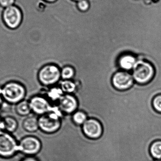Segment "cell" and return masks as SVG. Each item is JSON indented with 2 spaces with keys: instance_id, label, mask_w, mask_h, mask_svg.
Wrapping results in <instances>:
<instances>
[{
  "instance_id": "6da1fadb",
  "label": "cell",
  "mask_w": 161,
  "mask_h": 161,
  "mask_svg": "<svg viewBox=\"0 0 161 161\" xmlns=\"http://www.w3.org/2000/svg\"><path fill=\"white\" fill-rule=\"evenodd\" d=\"M26 93L24 86L17 81H9L0 89L3 100L11 104H17L24 100Z\"/></svg>"
},
{
  "instance_id": "7a4b0ae2",
  "label": "cell",
  "mask_w": 161,
  "mask_h": 161,
  "mask_svg": "<svg viewBox=\"0 0 161 161\" xmlns=\"http://www.w3.org/2000/svg\"><path fill=\"white\" fill-rule=\"evenodd\" d=\"M37 78L39 82L43 86H55L61 79V69L54 64H46L40 69Z\"/></svg>"
},
{
  "instance_id": "3957f363",
  "label": "cell",
  "mask_w": 161,
  "mask_h": 161,
  "mask_svg": "<svg viewBox=\"0 0 161 161\" xmlns=\"http://www.w3.org/2000/svg\"><path fill=\"white\" fill-rule=\"evenodd\" d=\"M29 102L31 111L37 115L41 116L51 112L60 115L63 114L57 104H52L44 96L38 95L32 97Z\"/></svg>"
},
{
  "instance_id": "277c9868",
  "label": "cell",
  "mask_w": 161,
  "mask_h": 161,
  "mask_svg": "<svg viewBox=\"0 0 161 161\" xmlns=\"http://www.w3.org/2000/svg\"><path fill=\"white\" fill-rule=\"evenodd\" d=\"M132 76L134 81L139 84H147L151 81L155 75L153 65L144 60H138L133 69Z\"/></svg>"
},
{
  "instance_id": "5b68a950",
  "label": "cell",
  "mask_w": 161,
  "mask_h": 161,
  "mask_svg": "<svg viewBox=\"0 0 161 161\" xmlns=\"http://www.w3.org/2000/svg\"><path fill=\"white\" fill-rule=\"evenodd\" d=\"M63 114L51 112L41 115L38 118L39 129L47 133L56 132L61 126V118Z\"/></svg>"
},
{
  "instance_id": "8992f818",
  "label": "cell",
  "mask_w": 161,
  "mask_h": 161,
  "mask_svg": "<svg viewBox=\"0 0 161 161\" xmlns=\"http://www.w3.org/2000/svg\"><path fill=\"white\" fill-rule=\"evenodd\" d=\"M18 151L19 144L15 138L7 131H0V157L11 158Z\"/></svg>"
},
{
  "instance_id": "52a82bcc",
  "label": "cell",
  "mask_w": 161,
  "mask_h": 161,
  "mask_svg": "<svg viewBox=\"0 0 161 161\" xmlns=\"http://www.w3.org/2000/svg\"><path fill=\"white\" fill-rule=\"evenodd\" d=\"M2 18L4 23L8 28L16 29L22 21V12L19 7L11 6L4 10Z\"/></svg>"
},
{
  "instance_id": "ba28073f",
  "label": "cell",
  "mask_w": 161,
  "mask_h": 161,
  "mask_svg": "<svg viewBox=\"0 0 161 161\" xmlns=\"http://www.w3.org/2000/svg\"><path fill=\"white\" fill-rule=\"evenodd\" d=\"M19 151L29 156H34L41 150L40 140L33 135L26 136L21 139L19 144Z\"/></svg>"
},
{
  "instance_id": "9c48e42d",
  "label": "cell",
  "mask_w": 161,
  "mask_h": 161,
  "mask_svg": "<svg viewBox=\"0 0 161 161\" xmlns=\"http://www.w3.org/2000/svg\"><path fill=\"white\" fill-rule=\"evenodd\" d=\"M134 83L132 75L129 72L120 70L114 74L112 83L116 90L127 91L132 88Z\"/></svg>"
},
{
  "instance_id": "30bf717a",
  "label": "cell",
  "mask_w": 161,
  "mask_h": 161,
  "mask_svg": "<svg viewBox=\"0 0 161 161\" xmlns=\"http://www.w3.org/2000/svg\"><path fill=\"white\" fill-rule=\"evenodd\" d=\"M81 127L84 135L89 139H99L103 134L102 124L95 118H88Z\"/></svg>"
},
{
  "instance_id": "8fae6325",
  "label": "cell",
  "mask_w": 161,
  "mask_h": 161,
  "mask_svg": "<svg viewBox=\"0 0 161 161\" xmlns=\"http://www.w3.org/2000/svg\"><path fill=\"white\" fill-rule=\"evenodd\" d=\"M57 105L64 114H72L78 110V100L73 94H64Z\"/></svg>"
},
{
  "instance_id": "7c38bea8",
  "label": "cell",
  "mask_w": 161,
  "mask_h": 161,
  "mask_svg": "<svg viewBox=\"0 0 161 161\" xmlns=\"http://www.w3.org/2000/svg\"><path fill=\"white\" fill-rule=\"evenodd\" d=\"M138 60L133 54L127 52L123 53L119 57L117 60V64L120 70L129 71L133 70Z\"/></svg>"
},
{
  "instance_id": "4fadbf2b",
  "label": "cell",
  "mask_w": 161,
  "mask_h": 161,
  "mask_svg": "<svg viewBox=\"0 0 161 161\" xmlns=\"http://www.w3.org/2000/svg\"><path fill=\"white\" fill-rule=\"evenodd\" d=\"M22 126L25 131L29 133H35L39 129L38 118L35 115L28 116L23 121Z\"/></svg>"
},
{
  "instance_id": "5bb4252c",
  "label": "cell",
  "mask_w": 161,
  "mask_h": 161,
  "mask_svg": "<svg viewBox=\"0 0 161 161\" xmlns=\"http://www.w3.org/2000/svg\"><path fill=\"white\" fill-rule=\"evenodd\" d=\"M46 97L52 104H57L61 97L64 94V92L59 86H53L46 92Z\"/></svg>"
},
{
  "instance_id": "9a60e30c",
  "label": "cell",
  "mask_w": 161,
  "mask_h": 161,
  "mask_svg": "<svg viewBox=\"0 0 161 161\" xmlns=\"http://www.w3.org/2000/svg\"><path fill=\"white\" fill-rule=\"evenodd\" d=\"M59 86L65 94H73L76 89V86L73 80H60Z\"/></svg>"
},
{
  "instance_id": "2e32d148",
  "label": "cell",
  "mask_w": 161,
  "mask_h": 161,
  "mask_svg": "<svg viewBox=\"0 0 161 161\" xmlns=\"http://www.w3.org/2000/svg\"><path fill=\"white\" fill-rule=\"evenodd\" d=\"M16 113L20 116H26L30 114L31 111L29 101L23 100L16 105Z\"/></svg>"
},
{
  "instance_id": "e0dca14e",
  "label": "cell",
  "mask_w": 161,
  "mask_h": 161,
  "mask_svg": "<svg viewBox=\"0 0 161 161\" xmlns=\"http://www.w3.org/2000/svg\"><path fill=\"white\" fill-rule=\"evenodd\" d=\"M3 120L4 130L8 133H12L18 128V123L16 119L11 116H7Z\"/></svg>"
},
{
  "instance_id": "ac0fdd59",
  "label": "cell",
  "mask_w": 161,
  "mask_h": 161,
  "mask_svg": "<svg viewBox=\"0 0 161 161\" xmlns=\"http://www.w3.org/2000/svg\"><path fill=\"white\" fill-rule=\"evenodd\" d=\"M61 80H72L75 75V70L70 66H66L61 69Z\"/></svg>"
},
{
  "instance_id": "d6986e66",
  "label": "cell",
  "mask_w": 161,
  "mask_h": 161,
  "mask_svg": "<svg viewBox=\"0 0 161 161\" xmlns=\"http://www.w3.org/2000/svg\"><path fill=\"white\" fill-rule=\"evenodd\" d=\"M88 119L87 114L82 111L77 110L72 114L73 121L78 125L82 126Z\"/></svg>"
},
{
  "instance_id": "ffe728a7",
  "label": "cell",
  "mask_w": 161,
  "mask_h": 161,
  "mask_svg": "<svg viewBox=\"0 0 161 161\" xmlns=\"http://www.w3.org/2000/svg\"><path fill=\"white\" fill-rule=\"evenodd\" d=\"M151 156L157 159H161V141L154 142L150 147Z\"/></svg>"
},
{
  "instance_id": "44dd1931",
  "label": "cell",
  "mask_w": 161,
  "mask_h": 161,
  "mask_svg": "<svg viewBox=\"0 0 161 161\" xmlns=\"http://www.w3.org/2000/svg\"><path fill=\"white\" fill-rule=\"evenodd\" d=\"M152 105L154 109L161 113V94L156 96L153 98Z\"/></svg>"
},
{
  "instance_id": "7402d4cb",
  "label": "cell",
  "mask_w": 161,
  "mask_h": 161,
  "mask_svg": "<svg viewBox=\"0 0 161 161\" xmlns=\"http://www.w3.org/2000/svg\"><path fill=\"white\" fill-rule=\"evenodd\" d=\"M77 8L80 11H87L90 8V3L87 0H80L77 3Z\"/></svg>"
},
{
  "instance_id": "603a6c76",
  "label": "cell",
  "mask_w": 161,
  "mask_h": 161,
  "mask_svg": "<svg viewBox=\"0 0 161 161\" xmlns=\"http://www.w3.org/2000/svg\"><path fill=\"white\" fill-rule=\"evenodd\" d=\"M15 0H0V6L3 7H8L14 3Z\"/></svg>"
},
{
  "instance_id": "cb8c5ba5",
  "label": "cell",
  "mask_w": 161,
  "mask_h": 161,
  "mask_svg": "<svg viewBox=\"0 0 161 161\" xmlns=\"http://www.w3.org/2000/svg\"><path fill=\"white\" fill-rule=\"evenodd\" d=\"M21 161H39L35 156H28L23 159Z\"/></svg>"
},
{
  "instance_id": "d4e9b609",
  "label": "cell",
  "mask_w": 161,
  "mask_h": 161,
  "mask_svg": "<svg viewBox=\"0 0 161 161\" xmlns=\"http://www.w3.org/2000/svg\"><path fill=\"white\" fill-rule=\"evenodd\" d=\"M3 130H4L3 120L0 117V131H3Z\"/></svg>"
},
{
  "instance_id": "484cf974",
  "label": "cell",
  "mask_w": 161,
  "mask_h": 161,
  "mask_svg": "<svg viewBox=\"0 0 161 161\" xmlns=\"http://www.w3.org/2000/svg\"><path fill=\"white\" fill-rule=\"evenodd\" d=\"M3 97H2V95L0 93V109H1L2 105H3Z\"/></svg>"
},
{
  "instance_id": "4316f807",
  "label": "cell",
  "mask_w": 161,
  "mask_h": 161,
  "mask_svg": "<svg viewBox=\"0 0 161 161\" xmlns=\"http://www.w3.org/2000/svg\"><path fill=\"white\" fill-rule=\"evenodd\" d=\"M45 2H48V3H54V2H56L57 0H44Z\"/></svg>"
},
{
  "instance_id": "83f0119b",
  "label": "cell",
  "mask_w": 161,
  "mask_h": 161,
  "mask_svg": "<svg viewBox=\"0 0 161 161\" xmlns=\"http://www.w3.org/2000/svg\"><path fill=\"white\" fill-rule=\"evenodd\" d=\"M73 1H80V0H73Z\"/></svg>"
}]
</instances>
